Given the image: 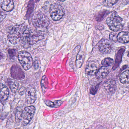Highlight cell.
I'll list each match as a JSON object with an SVG mask.
<instances>
[{"label":"cell","instance_id":"25","mask_svg":"<svg viewBox=\"0 0 129 129\" xmlns=\"http://www.w3.org/2000/svg\"><path fill=\"white\" fill-rule=\"evenodd\" d=\"M32 1H30L28 3V9L27 12V14L26 15L27 16H28L30 14L32 13V11L33 10V8L34 7V1L32 3Z\"/></svg>","mask_w":129,"mask_h":129},{"label":"cell","instance_id":"12","mask_svg":"<svg viewBox=\"0 0 129 129\" xmlns=\"http://www.w3.org/2000/svg\"><path fill=\"white\" fill-rule=\"evenodd\" d=\"M104 87L105 89L109 93H114L116 90V82L114 80H109L104 84Z\"/></svg>","mask_w":129,"mask_h":129},{"label":"cell","instance_id":"14","mask_svg":"<svg viewBox=\"0 0 129 129\" xmlns=\"http://www.w3.org/2000/svg\"><path fill=\"white\" fill-rule=\"evenodd\" d=\"M14 4L12 1H1V7L3 10L6 12H10L14 8Z\"/></svg>","mask_w":129,"mask_h":129},{"label":"cell","instance_id":"27","mask_svg":"<svg viewBox=\"0 0 129 129\" xmlns=\"http://www.w3.org/2000/svg\"><path fill=\"white\" fill-rule=\"evenodd\" d=\"M8 53L10 58H13L15 57L16 53V50L15 49H9L8 50Z\"/></svg>","mask_w":129,"mask_h":129},{"label":"cell","instance_id":"13","mask_svg":"<svg viewBox=\"0 0 129 129\" xmlns=\"http://www.w3.org/2000/svg\"><path fill=\"white\" fill-rule=\"evenodd\" d=\"M125 47H123L118 51L116 55V58H115V64L112 68L113 70H115L119 66L122 60V56H123V53L125 51Z\"/></svg>","mask_w":129,"mask_h":129},{"label":"cell","instance_id":"19","mask_svg":"<svg viewBox=\"0 0 129 129\" xmlns=\"http://www.w3.org/2000/svg\"><path fill=\"white\" fill-rule=\"evenodd\" d=\"M120 80L123 84H129V70L124 71L120 77Z\"/></svg>","mask_w":129,"mask_h":129},{"label":"cell","instance_id":"28","mask_svg":"<svg viewBox=\"0 0 129 129\" xmlns=\"http://www.w3.org/2000/svg\"><path fill=\"white\" fill-rule=\"evenodd\" d=\"M6 16V14L3 12H1V21H2L3 20L5 17Z\"/></svg>","mask_w":129,"mask_h":129},{"label":"cell","instance_id":"26","mask_svg":"<svg viewBox=\"0 0 129 129\" xmlns=\"http://www.w3.org/2000/svg\"><path fill=\"white\" fill-rule=\"evenodd\" d=\"M99 86V84H97L94 86H92L90 87V94L92 95H95L98 90Z\"/></svg>","mask_w":129,"mask_h":129},{"label":"cell","instance_id":"20","mask_svg":"<svg viewBox=\"0 0 129 129\" xmlns=\"http://www.w3.org/2000/svg\"><path fill=\"white\" fill-rule=\"evenodd\" d=\"M62 103V102L61 100H57L54 102L50 101H46V104L47 105L52 108H58L61 106Z\"/></svg>","mask_w":129,"mask_h":129},{"label":"cell","instance_id":"10","mask_svg":"<svg viewBox=\"0 0 129 129\" xmlns=\"http://www.w3.org/2000/svg\"><path fill=\"white\" fill-rule=\"evenodd\" d=\"M37 93L33 87H29L25 90V100L27 103L32 104L36 101Z\"/></svg>","mask_w":129,"mask_h":129},{"label":"cell","instance_id":"22","mask_svg":"<svg viewBox=\"0 0 129 129\" xmlns=\"http://www.w3.org/2000/svg\"><path fill=\"white\" fill-rule=\"evenodd\" d=\"M113 59L109 58H107L103 59L102 62V64L103 66L105 67H109L111 66L113 64Z\"/></svg>","mask_w":129,"mask_h":129},{"label":"cell","instance_id":"8","mask_svg":"<svg viewBox=\"0 0 129 129\" xmlns=\"http://www.w3.org/2000/svg\"><path fill=\"white\" fill-rule=\"evenodd\" d=\"M99 50L102 53H109L112 49V43L110 41L106 39H103L99 43Z\"/></svg>","mask_w":129,"mask_h":129},{"label":"cell","instance_id":"4","mask_svg":"<svg viewBox=\"0 0 129 129\" xmlns=\"http://www.w3.org/2000/svg\"><path fill=\"white\" fill-rule=\"evenodd\" d=\"M35 107L33 106L26 107L22 112L20 121L22 125L25 126L32 120L35 112Z\"/></svg>","mask_w":129,"mask_h":129},{"label":"cell","instance_id":"31","mask_svg":"<svg viewBox=\"0 0 129 129\" xmlns=\"http://www.w3.org/2000/svg\"><path fill=\"white\" fill-rule=\"evenodd\" d=\"M128 56H129V52H128Z\"/></svg>","mask_w":129,"mask_h":129},{"label":"cell","instance_id":"5","mask_svg":"<svg viewBox=\"0 0 129 129\" xmlns=\"http://www.w3.org/2000/svg\"><path fill=\"white\" fill-rule=\"evenodd\" d=\"M32 22L35 27L40 28H46L50 24L48 18L43 13H38L34 15Z\"/></svg>","mask_w":129,"mask_h":129},{"label":"cell","instance_id":"18","mask_svg":"<svg viewBox=\"0 0 129 129\" xmlns=\"http://www.w3.org/2000/svg\"><path fill=\"white\" fill-rule=\"evenodd\" d=\"M84 58V53L83 51H80L78 53L76 59V66L77 68H80L83 64Z\"/></svg>","mask_w":129,"mask_h":129},{"label":"cell","instance_id":"11","mask_svg":"<svg viewBox=\"0 0 129 129\" xmlns=\"http://www.w3.org/2000/svg\"><path fill=\"white\" fill-rule=\"evenodd\" d=\"M98 70L96 65L93 62H90L86 66L85 72L88 75L92 76L96 74Z\"/></svg>","mask_w":129,"mask_h":129},{"label":"cell","instance_id":"21","mask_svg":"<svg viewBox=\"0 0 129 129\" xmlns=\"http://www.w3.org/2000/svg\"><path fill=\"white\" fill-rule=\"evenodd\" d=\"M9 84L10 88L12 92H16L18 88V84L16 81L14 80H10L9 81Z\"/></svg>","mask_w":129,"mask_h":129},{"label":"cell","instance_id":"23","mask_svg":"<svg viewBox=\"0 0 129 129\" xmlns=\"http://www.w3.org/2000/svg\"><path fill=\"white\" fill-rule=\"evenodd\" d=\"M118 1H104L103 4L106 7H111L118 2Z\"/></svg>","mask_w":129,"mask_h":129},{"label":"cell","instance_id":"33","mask_svg":"<svg viewBox=\"0 0 129 129\" xmlns=\"http://www.w3.org/2000/svg\"></svg>","mask_w":129,"mask_h":129},{"label":"cell","instance_id":"2","mask_svg":"<svg viewBox=\"0 0 129 129\" xmlns=\"http://www.w3.org/2000/svg\"><path fill=\"white\" fill-rule=\"evenodd\" d=\"M106 23L109 28L114 31H118L123 28V21L115 12H113L106 19Z\"/></svg>","mask_w":129,"mask_h":129},{"label":"cell","instance_id":"29","mask_svg":"<svg viewBox=\"0 0 129 129\" xmlns=\"http://www.w3.org/2000/svg\"><path fill=\"white\" fill-rule=\"evenodd\" d=\"M25 91V88H24V87H22V88H21V89H19V93H20V94H21V92H22V93H24V92Z\"/></svg>","mask_w":129,"mask_h":129},{"label":"cell","instance_id":"3","mask_svg":"<svg viewBox=\"0 0 129 129\" xmlns=\"http://www.w3.org/2000/svg\"><path fill=\"white\" fill-rule=\"evenodd\" d=\"M18 59L23 68L28 70L31 68L33 65V60L29 53L25 51H21L18 55Z\"/></svg>","mask_w":129,"mask_h":129},{"label":"cell","instance_id":"30","mask_svg":"<svg viewBox=\"0 0 129 129\" xmlns=\"http://www.w3.org/2000/svg\"><path fill=\"white\" fill-rule=\"evenodd\" d=\"M125 2H126V4H129V1H125Z\"/></svg>","mask_w":129,"mask_h":129},{"label":"cell","instance_id":"24","mask_svg":"<svg viewBox=\"0 0 129 129\" xmlns=\"http://www.w3.org/2000/svg\"><path fill=\"white\" fill-rule=\"evenodd\" d=\"M118 34L115 31L111 32L109 35L110 40L114 42H117L118 41Z\"/></svg>","mask_w":129,"mask_h":129},{"label":"cell","instance_id":"9","mask_svg":"<svg viewBox=\"0 0 129 129\" xmlns=\"http://www.w3.org/2000/svg\"><path fill=\"white\" fill-rule=\"evenodd\" d=\"M11 77L18 80H22L25 78L24 72L21 68L17 65H13L11 69Z\"/></svg>","mask_w":129,"mask_h":129},{"label":"cell","instance_id":"32","mask_svg":"<svg viewBox=\"0 0 129 129\" xmlns=\"http://www.w3.org/2000/svg\"><path fill=\"white\" fill-rule=\"evenodd\" d=\"M128 28H129V25H128Z\"/></svg>","mask_w":129,"mask_h":129},{"label":"cell","instance_id":"7","mask_svg":"<svg viewBox=\"0 0 129 129\" xmlns=\"http://www.w3.org/2000/svg\"><path fill=\"white\" fill-rule=\"evenodd\" d=\"M24 35L27 43L30 45H34L36 44L38 41L43 40L44 36L43 33L38 31H27L26 30Z\"/></svg>","mask_w":129,"mask_h":129},{"label":"cell","instance_id":"15","mask_svg":"<svg viewBox=\"0 0 129 129\" xmlns=\"http://www.w3.org/2000/svg\"><path fill=\"white\" fill-rule=\"evenodd\" d=\"M109 72V69L107 67L103 66L98 70L95 75L98 79H103L108 75Z\"/></svg>","mask_w":129,"mask_h":129},{"label":"cell","instance_id":"1","mask_svg":"<svg viewBox=\"0 0 129 129\" xmlns=\"http://www.w3.org/2000/svg\"><path fill=\"white\" fill-rule=\"evenodd\" d=\"M26 30V26L24 24L15 25L10 31L8 37L9 40L12 44L18 43L24 36Z\"/></svg>","mask_w":129,"mask_h":129},{"label":"cell","instance_id":"6","mask_svg":"<svg viewBox=\"0 0 129 129\" xmlns=\"http://www.w3.org/2000/svg\"><path fill=\"white\" fill-rule=\"evenodd\" d=\"M49 13L53 20L58 21L61 19L64 16V10L60 4L54 3L50 6Z\"/></svg>","mask_w":129,"mask_h":129},{"label":"cell","instance_id":"17","mask_svg":"<svg viewBox=\"0 0 129 129\" xmlns=\"http://www.w3.org/2000/svg\"><path fill=\"white\" fill-rule=\"evenodd\" d=\"M118 41L122 43H126L129 42V32L123 31L118 34Z\"/></svg>","mask_w":129,"mask_h":129},{"label":"cell","instance_id":"16","mask_svg":"<svg viewBox=\"0 0 129 129\" xmlns=\"http://www.w3.org/2000/svg\"><path fill=\"white\" fill-rule=\"evenodd\" d=\"M9 95V90L8 87L4 84H1V93L0 96L1 100H6Z\"/></svg>","mask_w":129,"mask_h":129}]
</instances>
